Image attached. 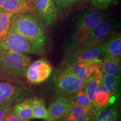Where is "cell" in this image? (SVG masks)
I'll return each mask as SVG.
<instances>
[{"instance_id":"1","label":"cell","mask_w":121,"mask_h":121,"mask_svg":"<svg viewBox=\"0 0 121 121\" xmlns=\"http://www.w3.org/2000/svg\"><path fill=\"white\" fill-rule=\"evenodd\" d=\"M11 28L33 43L45 49L48 37L42 20L35 13H15L11 17Z\"/></svg>"},{"instance_id":"2","label":"cell","mask_w":121,"mask_h":121,"mask_svg":"<svg viewBox=\"0 0 121 121\" xmlns=\"http://www.w3.org/2000/svg\"><path fill=\"white\" fill-rule=\"evenodd\" d=\"M31 63L28 56L0 47V80L22 82Z\"/></svg>"},{"instance_id":"3","label":"cell","mask_w":121,"mask_h":121,"mask_svg":"<svg viewBox=\"0 0 121 121\" xmlns=\"http://www.w3.org/2000/svg\"><path fill=\"white\" fill-rule=\"evenodd\" d=\"M0 47L22 54L43 55L46 51L44 48L33 43L11 27L5 40L0 42Z\"/></svg>"},{"instance_id":"4","label":"cell","mask_w":121,"mask_h":121,"mask_svg":"<svg viewBox=\"0 0 121 121\" xmlns=\"http://www.w3.org/2000/svg\"><path fill=\"white\" fill-rule=\"evenodd\" d=\"M52 82L54 93L58 96L71 95L82 90L87 83L62 69L54 72Z\"/></svg>"},{"instance_id":"5","label":"cell","mask_w":121,"mask_h":121,"mask_svg":"<svg viewBox=\"0 0 121 121\" xmlns=\"http://www.w3.org/2000/svg\"><path fill=\"white\" fill-rule=\"evenodd\" d=\"M32 90L22 82L0 81V104H15L31 98Z\"/></svg>"},{"instance_id":"6","label":"cell","mask_w":121,"mask_h":121,"mask_svg":"<svg viewBox=\"0 0 121 121\" xmlns=\"http://www.w3.org/2000/svg\"><path fill=\"white\" fill-rule=\"evenodd\" d=\"M100 51L101 44L80 45L67 54L61 63L60 69L76 63L100 58Z\"/></svg>"},{"instance_id":"7","label":"cell","mask_w":121,"mask_h":121,"mask_svg":"<svg viewBox=\"0 0 121 121\" xmlns=\"http://www.w3.org/2000/svg\"><path fill=\"white\" fill-rule=\"evenodd\" d=\"M52 70L51 63L47 60L42 58L30 63L26 70L25 78L30 84H40L51 76Z\"/></svg>"},{"instance_id":"8","label":"cell","mask_w":121,"mask_h":121,"mask_svg":"<svg viewBox=\"0 0 121 121\" xmlns=\"http://www.w3.org/2000/svg\"><path fill=\"white\" fill-rule=\"evenodd\" d=\"M117 28V24L114 22L105 18L91 30L89 37L81 45L102 44L106 39L116 33Z\"/></svg>"},{"instance_id":"9","label":"cell","mask_w":121,"mask_h":121,"mask_svg":"<svg viewBox=\"0 0 121 121\" xmlns=\"http://www.w3.org/2000/svg\"><path fill=\"white\" fill-rule=\"evenodd\" d=\"M102 62V59L97 58L71 65L62 69H65L78 77L80 80L87 82L93 77L96 69L100 67Z\"/></svg>"},{"instance_id":"10","label":"cell","mask_w":121,"mask_h":121,"mask_svg":"<svg viewBox=\"0 0 121 121\" xmlns=\"http://www.w3.org/2000/svg\"><path fill=\"white\" fill-rule=\"evenodd\" d=\"M105 13L99 9H90L81 13L76 22L75 29L90 33L98 24L105 19Z\"/></svg>"},{"instance_id":"11","label":"cell","mask_w":121,"mask_h":121,"mask_svg":"<svg viewBox=\"0 0 121 121\" xmlns=\"http://www.w3.org/2000/svg\"><path fill=\"white\" fill-rule=\"evenodd\" d=\"M38 16L49 25L57 19L58 12L54 0H33Z\"/></svg>"},{"instance_id":"12","label":"cell","mask_w":121,"mask_h":121,"mask_svg":"<svg viewBox=\"0 0 121 121\" xmlns=\"http://www.w3.org/2000/svg\"><path fill=\"white\" fill-rule=\"evenodd\" d=\"M91 102L94 113L109 108L118 102L102 83L95 90Z\"/></svg>"},{"instance_id":"13","label":"cell","mask_w":121,"mask_h":121,"mask_svg":"<svg viewBox=\"0 0 121 121\" xmlns=\"http://www.w3.org/2000/svg\"><path fill=\"white\" fill-rule=\"evenodd\" d=\"M121 57V35L114 33L101 44L100 58H116Z\"/></svg>"},{"instance_id":"14","label":"cell","mask_w":121,"mask_h":121,"mask_svg":"<svg viewBox=\"0 0 121 121\" xmlns=\"http://www.w3.org/2000/svg\"><path fill=\"white\" fill-rule=\"evenodd\" d=\"M70 106L69 98L58 96L50 104L47 109L48 121H63Z\"/></svg>"},{"instance_id":"15","label":"cell","mask_w":121,"mask_h":121,"mask_svg":"<svg viewBox=\"0 0 121 121\" xmlns=\"http://www.w3.org/2000/svg\"><path fill=\"white\" fill-rule=\"evenodd\" d=\"M2 12L36 13L33 0H0V13Z\"/></svg>"},{"instance_id":"16","label":"cell","mask_w":121,"mask_h":121,"mask_svg":"<svg viewBox=\"0 0 121 121\" xmlns=\"http://www.w3.org/2000/svg\"><path fill=\"white\" fill-rule=\"evenodd\" d=\"M94 112L70 101V106L63 121H91Z\"/></svg>"},{"instance_id":"17","label":"cell","mask_w":121,"mask_h":121,"mask_svg":"<svg viewBox=\"0 0 121 121\" xmlns=\"http://www.w3.org/2000/svg\"><path fill=\"white\" fill-rule=\"evenodd\" d=\"M120 119L121 104L118 102L109 108L95 112L91 121H120Z\"/></svg>"},{"instance_id":"18","label":"cell","mask_w":121,"mask_h":121,"mask_svg":"<svg viewBox=\"0 0 121 121\" xmlns=\"http://www.w3.org/2000/svg\"><path fill=\"white\" fill-rule=\"evenodd\" d=\"M102 83L117 102L121 100V75L103 74Z\"/></svg>"},{"instance_id":"19","label":"cell","mask_w":121,"mask_h":121,"mask_svg":"<svg viewBox=\"0 0 121 121\" xmlns=\"http://www.w3.org/2000/svg\"><path fill=\"white\" fill-rule=\"evenodd\" d=\"M12 111L22 121L32 119L31 98L15 104L12 108Z\"/></svg>"},{"instance_id":"20","label":"cell","mask_w":121,"mask_h":121,"mask_svg":"<svg viewBox=\"0 0 121 121\" xmlns=\"http://www.w3.org/2000/svg\"><path fill=\"white\" fill-rule=\"evenodd\" d=\"M100 69L103 74L121 75V58L102 59Z\"/></svg>"},{"instance_id":"21","label":"cell","mask_w":121,"mask_h":121,"mask_svg":"<svg viewBox=\"0 0 121 121\" xmlns=\"http://www.w3.org/2000/svg\"><path fill=\"white\" fill-rule=\"evenodd\" d=\"M33 118L48 120V110L44 100L39 98H31Z\"/></svg>"},{"instance_id":"22","label":"cell","mask_w":121,"mask_h":121,"mask_svg":"<svg viewBox=\"0 0 121 121\" xmlns=\"http://www.w3.org/2000/svg\"><path fill=\"white\" fill-rule=\"evenodd\" d=\"M102 77L103 73L100 68L96 69L93 77L87 81L85 87H84V91L91 100L92 99L95 90L102 83Z\"/></svg>"},{"instance_id":"23","label":"cell","mask_w":121,"mask_h":121,"mask_svg":"<svg viewBox=\"0 0 121 121\" xmlns=\"http://www.w3.org/2000/svg\"><path fill=\"white\" fill-rule=\"evenodd\" d=\"M11 12L0 13V42H4L6 38L11 26V20L13 15Z\"/></svg>"},{"instance_id":"24","label":"cell","mask_w":121,"mask_h":121,"mask_svg":"<svg viewBox=\"0 0 121 121\" xmlns=\"http://www.w3.org/2000/svg\"><path fill=\"white\" fill-rule=\"evenodd\" d=\"M71 95L69 98V100L74 102L76 104L85 107L89 109L93 110L94 112L91 100L86 95L84 89L78 91Z\"/></svg>"},{"instance_id":"25","label":"cell","mask_w":121,"mask_h":121,"mask_svg":"<svg viewBox=\"0 0 121 121\" xmlns=\"http://www.w3.org/2000/svg\"><path fill=\"white\" fill-rule=\"evenodd\" d=\"M82 1V0H54L55 4L60 9L69 8Z\"/></svg>"},{"instance_id":"26","label":"cell","mask_w":121,"mask_h":121,"mask_svg":"<svg viewBox=\"0 0 121 121\" xmlns=\"http://www.w3.org/2000/svg\"><path fill=\"white\" fill-rule=\"evenodd\" d=\"M96 8L101 9L108 6L110 4L115 3L118 0H89Z\"/></svg>"},{"instance_id":"27","label":"cell","mask_w":121,"mask_h":121,"mask_svg":"<svg viewBox=\"0 0 121 121\" xmlns=\"http://www.w3.org/2000/svg\"><path fill=\"white\" fill-rule=\"evenodd\" d=\"M13 104H0V121H4V118L13 108Z\"/></svg>"},{"instance_id":"28","label":"cell","mask_w":121,"mask_h":121,"mask_svg":"<svg viewBox=\"0 0 121 121\" xmlns=\"http://www.w3.org/2000/svg\"><path fill=\"white\" fill-rule=\"evenodd\" d=\"M4 121H22V120L13 113L11 109L6 115L4 118Z\"/></svg>"},{"instance_id":"29","label":"cell","mask_w":121,"mask_h":121,"mask_svg":"<svg viewBox=\"0 0 121 121\" xmlns=\"http://www.w3.org/2000/svg\"><path fill=\"white\" fill-rule=\"evenodd\" d=\"M27 121V120H24V121Z\"/></svg>"},{"instance_id":"30","label":"cell","mask_w":121,"mask_h":121,"mask_svg":"<svg viewBox=\"0 0 121 121\" xmlns=\"http://www.w3.org/2000/svg\"><path fill=\"white\" fill-rule=\"evenodd\" d=\"M27 121H29V120H27Z\"/></svg>"}]
</instances>
